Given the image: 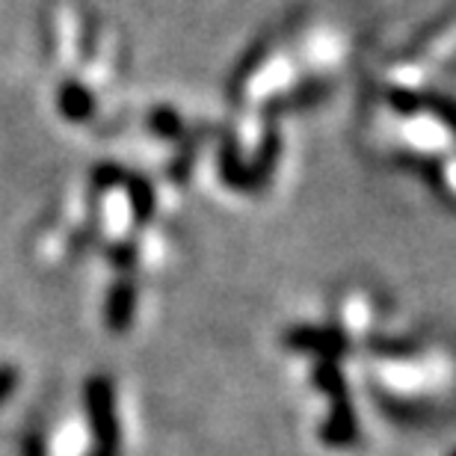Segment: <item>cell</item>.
<instances>
[{
	"label": "cell",
	"mask_w": 456,
	"mask_h": 456,
	"mask_svg": "<svg viewBox=\"0 0 456 456\" xmlns=\"http://www.w3.org/2000/svg\"><path fill=\"white\" fill-rule=\"evenodd\" d=\"M321 436L326 444H335V448H346V444L355 442V415H353V409L346 406V400H335V409H332V415L326 418Z\"/></svg>",
	"instance_id": "1"
},
{
	"label": "cell",
	"mask_w": 456,
	"mask_h": 456,
	"mask_svg": "<svg viewBox=\"0 0 456 456\" xmlns=\"http://www.w3.org/2000/svg\"><path fill=\"white\" fill-rule=\"evenodd\" d=\"M451 456H456V451H453V453H451Z\"/></svg>",
	"instance_id": "2"
}]
</instances>
